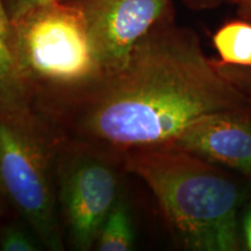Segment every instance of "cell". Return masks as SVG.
Masks as SVG:
<instances>
[{"label":"cell","instance_id":"cell-1","mask_svg":"<svg viewBox=\"0 0 251 251\" xmlns=\"http://www.w3.org/2000/svg\"><path fill=\"white\" fill-rule=\"evenodd\" d=\"M222 67L207 57L192 30L168 18L120 70L47 121L59 136L120 157L169 146L201 115L247 108L242 87Z\"/></svg>","mask_w":251,"mask_h":251},{"label":"cell","instance_id":"cell-2","mask_svg":"<svg viewBox=\"0 0 251 251\" xmlns=\"http://www.w3.org/2000/svg\"><path fill=\"white\" fill-rule=\"evenodd\" d=\"M122 165L148 185L187 249H240L242 192L211 162L177 147L163 146L126 153Z\"/></svg>","mask_w":251,"mask_h":251},{"label":"cell","instance_id":"cell-3","mask_svg":"<svg viewBox=\"0 0 251 251\" xmlns=\"http://www.w3.org/2000/svg\"><path fill=\"white\" fill-rule=\"evenodd\" d=\"M12 23L34 109L46 120L106 77L83 11L72 0L36 6Z\"/></svg>","mask_w":251,"mask_h":251},{"label":"cell","instance_id":"cell-4","mask_svg":"<svg viewBox=\"0 0 251 251\" xmlns=\"http://www.w3.org/2000/svg\"><path fill=\"white\" fill-rule=\"evenodd\" d=\"M58 140L35 111L0 115V197L51 251L65 246L56 185Z\"/></svg>","mask_w":251,"mask_h":251},{"label":"cell","instance_id":"cell-5","mask_svg":"<svg viewBox=\"0 0 251 251\" xmlns=\"http://www.w3.org/2000/svg\"><path fill=\"white\" fill-rule=\"evenodd\" d=\"M121 170L120 156L59 136L57 199L62 224L75 250L87 251L96 247L102 224L122 193Z\"/></svg>","mask_w":251,"mask_h":251},{"label":"cell","instance_id":"cell-6","mask_svg":"<svg viewBox=\"0 0 251 251\" xmlns=\"http://www.w3.org/2000/svg\"><path fill=\"white\" fill-rule=\"evenodd\" d=\"M83 11L106 76L120 70L153 27L170 18V0H72Z\"/></svg>","mask_w":251,"mask_h":251},{"label":"cell","instance_id":"cell-7","mask_svg":"<svg viewBox=\"0 0 251 251\" xmlns=\"http://www.w3.org/2000/svg\"><path fill=\"white\" fill-rule=\"evenodd\" d=\"M169 146L251 176V120L246 109L201 115Z\"/></svg>","mask_w":251,"mask_h":251},{"label":"cell","instance_id":"cell-8","mask_svg":"<svg viewBox=\"0 0 251 251\" xmlns=\"http://www.w3.org/2000/svg\"><path fill=\"white\" fill-rule=\"evenodd\" d=\"M29 111H35L33 96L19 63L13 23L0 0V115Z\"/></svg>","mask_w":251,"mask_h":251},{"label":"cell","instance_id":"cell-9","mask_svg":"<svg viewBox=\"0 0 251 251\" xmlns=\"http://www.w3.org/2000/svg\"><path fill=\"white\" fill-rule=\"evenodd\" d=\"M134 241L130 209L122 192L102 224L96 247L100 251H129L134 248Z\"/></svg>","mask_w":251,"mask_h":251},{"label":"cell","instance_id":"cell-10","mask_svg":"<svg viewBox=\"0 0 251 251\" xmlns=\"http://www.w3.org/2000/svg\"><path fill=\"white\" fill-rule=\"evenodd\" d=\"M213 43L221 64L251 67V24L230 21L216 31Z\"/></svg>","mask_w":251,"mask_h":251},{"label":"cell","instance_id":"cell-11","mask_svg":"<svg viewBox=\"0 0 251 251\" xmlns=\"http://www.w3.org/2000/svg\"><path fill=\"white\" fill-rule=\"evenodd\" d=\"M40 240L31 229L17 224L0 226V250L1 251H39Z\"/></svg>","mask_w":251,"mask_h":251},{"label":"cell","instance_id":"cell-12","mask_svg":"<svg viewBox=\"0 0 251 251\" xmlns=\"http://www.w3.org/2000/svg\"><path fill=\"white\" fill-rule=\"evenodd\" d=\"M51 1H57V0H4V4L9 18L15 20L29 9Z\"/></svg>","mask_w":251,"mask_h":251},{"label":"cell","instance_id":"cell-13","mask_svg":"<svg viewBox=\"0 0 251 251\" xmlns=\"http://www.w3.org/2000/svg\"><path fill=\"white\" fill-rule=\"evenodd\" d=\"M243 235L248 249L251 250V211L248 213L243 221Z\"/></svg>","mask_w":251,"mask_h":251},{"label":"cell","instance_id":"cell-14","mask_svg":"<svg viewBox=\"0 0 251 251\" xmlns=\"http://www.w3.org/2000/svg\"><path fill=\"white\" fill-rule=\"evenodd\" d=\"M240 6L241 12L247 17L251 18V0H234Z\"/></svg>","mask_w":251,"mask_h":251},{"label":"cell","instance_id":"cell-15","mask_svg":"<svg viewBox=\"0 0 251 251\" xmlns=\"http://www.w3.org/2000/svg\"><path fill=\"white\" fill-rule=\"evenodd\" d=\"M2 203H4V201H2L1 197H0V213H1V206H2Z\"/></svg>","mask_w":251,"mask_h":251}]
</instances>
